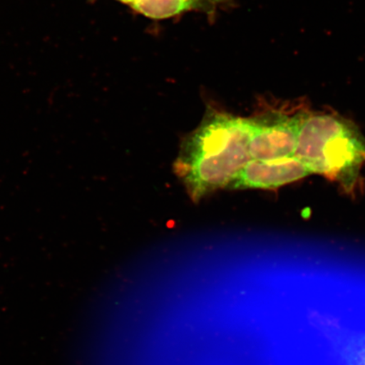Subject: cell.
<instances>
[{
  "mask_svg": "<svg viewBox=\"0 0 365 365\" xmlns=\"http://www.w3.org/2000/svg\"><path fill=\"white\" fill-rule=\"evenodd\" d=\"M250 118L209 107L202 123L185 137L175 163L178 178L194 202L228 188L252 160Z\"/></svg>",
  "mask_w": 365,
  "mask_h": 365,
  "instance_id": "6da1fadb",
  "label": "cell"
},
{
  "mask_svg": "<svg viewBox=\"0 0 365 365\" xmlns=\"http://www.w3.org/2000/svg\"><path fill=\"white\" fill-rule=\"evenodd\" d=\"M294 157L312 175L329 178L351 191L365 164V137L339 115L305 113Z\"/></svg>",
  "mask_w": 365,
  "mask_h": 365,
  "instance_id": "7a4b0ae2",
  "label": "cell"
},
{
  "mask_svg": "<svg viewBox=\"0 0 365 365\" xmlns=\"http://www.w3.org/2000/svg\"><path fill=\"white\" fill-rule=\"evenodd\" d=\"M304 113L268 109L250 117L251 158L267 161L294 157Z\"/></svg>",
  "mask_w": 365,
  "mask_h": 365,
  "instance_id": "3957f363",
  "label": "cell"
},
{
  "mask_svg": "<svg viewBox=\"0 0 365 365\" xmlns=\"http://www.w3.org/2000/svg\"><path fill=\"white\" fill-rule=\"evenodd\" d=\"M312 175L297 158L251 160L227 189L273 190Z\"/></svg>",
  "mask_w": 365,
  "mask_h": 365,
  "instance_id": "277c9868",
  "label": "cell"
},
{
  "mask_svg": "<svg viewBox=\"0 0 365 365\" xmlns=\"http://www.w3.org/2000/svg\"><path fill=\"white\" fill-rule=\"evenodd\" d=\"M127 4L137 13L154 20L167 19L188 11L216 16L223 7L230 6V0H117Z\"/></svg>",
  "mask_w": 365,
  "mask_h": 365,
  "instance_id": "5b68a950",
  "label": "cell"
},
{
  "mask_svg": "<svg viewBox=\"0 0 365 365\" xmlns=\"http://www.w3.org/2000/svg\"><path fill=\"white\" fill-rule=\"evenodd\" d=\"M327 333L341 365H365V331L331 325Z\"/></svg>",
  "mask_w": 365,
  "mask_h": 365,
  "instance_id": "8992f818",
  "label": "cell"
}]
</instances>
